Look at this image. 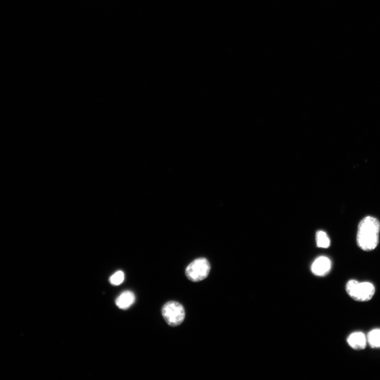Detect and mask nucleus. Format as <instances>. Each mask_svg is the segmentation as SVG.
<instances>
[{
    "mask_svg": "<svg viewBox=\"0 0 380 380\" xmlns=\"http://www.w3.org/2000/svg\"><path fill=\"white\" fill-rule=\"evenodd\" d=\"M136 301L135 294L131 291L123 292L116 299V304L120 309H126L130 308Z\"/></svg>",
    "mask_w": 380,
    "mask_h": 380,
    "instance_id": "nucleus-7",
    "label": "nucleus"
},
{
    "mask_svg": "<svg viewBox=\"0 0 380 380\" xmlns=\"http://www.w3.org/2000/svg\"><path fill=\"white\" fill-rule=\"evenodd\" d=\"M346 291L350 297L353 300L366 302L370 300L374 297L376 288L371 283L360 282L356 280L352 279L347 284Z\"/></svg>",
    "mask_w": 380,
    "mask_h": 380,
    "instance_id": "nucleus-2",
    "label": "nucleus"
},
{
    "mask_svg": "<svg viewBox=\"0 0 380 380\" xmlns=\"http://www.w3.org/2000/svg\"><path fill=\"white\" fill-rule=\"evenodd\" d=\"M331 267L330 260L326 256H321L314 260L311 271L316 276H325L329 272Z\"/></svg>",
    "mask_w": 380,
    "mask_h": 380,
    "instance_id": "nucleus-5",
    "label": "nucleus"
},
{
    "mask_svg": "<svg viewBox=\"0 0 380 380\" xmlns=\"http://www.w3.org/2000/svg\"><path fill=\"white\" fill-rule=\"evenodd\" d=\"M380 223L376 218L367 217L358 224L357 243L358 247L364 251L375 249L379 243Z\"/></svg>",
    "mask_w": 380,
    "mask_h": 380,
    "instance_id": "nucleus-1",
    "label": "nucleus"
},
{
    "mask_svg": "<svg viewBox=\"0 0 380 380\" xmlns=\"http://www.w3.org/2000/svg\"><path fill=\"white\" fill-rule=\"evenodd\" d=\"M211 266L208 260L205 258L195 259L188 265L186 270L187 278L193 282H199L209 275Z\"/></svg>",
    "mask_w": 380,
    "mask_h": 380,
    "instance_id": "nucleus-4",
    "label": "nucleus"
},
{
    "mask_svg": "<svg viewBox=\"0 0 380 380\" xmlns=\"http://www.w3.org/2000/svg\"><path fill=\"white\" fill-rule=\"evenodd\" d=\"M124 273L122 271H118L110 277V283L113 285H121L124 280Z\"/></svg>",
    "mask_w": 380,
    "mask_h": 380,
    "instance_id": "nucleus-10",
    "label": "nucleus"
},
{
    "mask_svg": "<svg viewBox=\"0 0 380 380\" xmlns=\"http://www.w3.org/2000/svg\"><path fill=\"white\" fill-rule=\"evenodd\" d=\"M162 314L168 326H178L185 319V310L179 302L175 301H168L162 309Z\"/></svg>",
    "mask_w": 380,
    "mask_h": 380,
    "instance_id": "nucleus-3",
    "label": "nucleus"
},
{
    "mask_svg": "<svg viewBox=\"0 0 380 380\" xmlns=\"http://www.w3.org/2000/svg\"><path fill=\"white\" fill-rule=\"evenodd\" d=\"M368 344L374 349H380V329H372L367 336Z\"/></svg>",
    "mask_w": 380,
    "mask_h": 380,
    "instance_id": "nucleus-8",
    "label": "nucleus"
},
{
    "mask_svg": "<svg viewBox=\"0 0 380 380\" xmlns=\"http://www.w3.org/2000/svg\"><path fill=\"white\" fill-rule=\"evenodd\" d=\"M347 342L352 349L357 351L364 350L368 344L367 336L361 332L351 334L348 337Z\"/></svg>",
    "mask_w": 380,
    "mask_h": 380,
    "instance_id": "nucleus-6",
    "label": "nucleus"
},
{
    "mask_svg": "<svg viewBox=\"0 0 380 380\" xmlns=\"http://www.w3.org/2000/svg\"><path fill=\"white\" fill-rule=\"evenodd\" d=\"M316 243L319 247L327 248L329 247L330 239L326 232L319 231L316 233Z\"/></svg>",
    "mask_w": 380,
    "mask_h": 380,
    "instance_id": "nucleus-9",
    "label": "nucleus"
}]
</instances>
